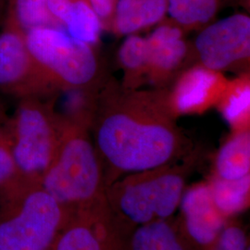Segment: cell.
Returning <instances> with one entry per match:
<instances>
[{
    "label": "cell",
    "mask_w": 250,
    "mask_h": 250,
    "mask_svg": "<svg viewBox=\"0 0 250 250\" xmlns=\"http://www.w3.org/2000/svg\"><path fill=\"white\" fill-rule=\"evenodd\" d=\"M72 0H47L46 5L49 13L65 31V22L72 9Z\"/></svg>",
    "instance_id": "cb8c5ba5"
},
{
    "label": "cell",
    "mask_w": 250,
    "mask_h": 250,
    "mask_svg": "<svg viewBox=\"0 0 250 250\" xmlns=\"http://www.w3.org/2000/svg\"><path fill=\"white\" fill-rule=\"evenodd\" d=\"M57 89L30 53L24 35L4 27L0 33V90L19 99L39 98Z\"/></svg>",
    "instance_id": "ba28073f"
},
{
    "label": "cell",
    "mask_w": 250,
    "mask_h": 250,
    "mask_svg": "<svg viewBox=\"0 0 250 250\" xmlns=\"http://www.w3.org/2000/svg\"><path fill=\"white\" fill-rule=\"evenodd\" d=\"M168 0H118L114 28L122 36L134 35L155 25L165 17Z\"/></svg>",
    "instance_id": "7c38bea8"
},
{
    "label": "cell",
    "mask_w": 250,
    "mask_h": 250,
    "mask_svg": "<svg viewBox=\"0 0 250 250\" xmlns=\"http://www.w3.org/2000/svg\"><path fill=\"white\" fill-rule=\"evenodd\" d=\"M179 229L196 250H208L228 223L216 208L208 182L186 189L179 206Z\"/></svg>",
    "instance_id": "30bf717a"
},
{
    "label": "cell",
    "mask_w": 250,
    "mask_h": 250,
    "mask_svg": "<svg viewBox=\"0 0 250 250\" xmlns=\"http://www.w3.org/2000/svg\"><path fill=\"white\" fill-rule=\"evenodd\" d=\"M250 85L243 84L232 91L224 107L225 119L232 125L241 127L242 120L246 119L250 110Z\"/></svg>",
    "instance_id": "44dd1931"
},
{
    "label": "cell",
    "mask_w": 250,
    "mask_h": 250,
    "mask_svg": "<svg viewBox=\"0 0 250 250\" xmlns=\"http://www.w3.org/2000/svg\"><path fill=\"white\" fill-rule=\"evenodd\" d=\"M200 66L220 72L246 62L250 57V18L233 14L205 27L196 37Z\"/></svg>",
    "instance_id": "9c48e42d"
},
{
    "label": "cell",
    "mask_w": 250,
    "mask_h": 250,
    "mask_svg": "<svg viewBox=\"0 0 250 250\" xmlns=\"http://www.w3.org/2000/svg\"><path fill=\"white\" fill-rule=\"evenodd\" d=\"M133 232L117 219L104 198L68 213L52 250H131Z\"/></svg>",
    "instance_id": "52a82bcc"
},
{
    "label": "cell",
    "mask_w": 250,
    "mask_h": 250,
    "mask_svg": "<svg viewBox=\"0 0 250 250\" xmlns=\"http://www.w3.org/2000/svg\"><path fill=\"white\" fill-rule=\"evenodd\" d=\"M222 0H168L170 18L181 28H197L214 18Z\"/></svg>",
    "instance_id": "ac0fdd59"
},
{
    "label": "cell",
    "mask_w": 250,
    "mask_h": 250,
    "mask_svg": "<svg viewBox=\"0 0 250 250\" xmlns=\"http://www.w3.org/2000/svg\"><path fill=\"white\" fill-rule=\"evenodd\" d=\"M218 84L217 72L198 66L186 72L179 80L174 93L170 97L175 112H188L203 107L211 98Z\"/></svg>",
    "instance_id": "4fadbf2b"
},
{
    "label": "cell",
    "mask_w": 250,
    "mask_h": 250,
    "mask_svg": "<svg viewBox=\"0 0 250 250\" xmlns=\"http://www.w3.org/2000/svg\"><path fill=\"white\" fill-rule=\"evenodd\" d=\"M214 176L239 180L250 175V132L247 127L236 130L219 149L215 160Z\"/></svg>",
    "instance_id": "5bb4252c"
},
{
    "label": "cell",
    "mask_w": 250,
    "mask_h": 250,
    "mask_svg": "<svg viewBox=\"0 0 250 250\" xmlns=\"http://www.w3.org/2000/svg\"><path fill=\"white\" fill-rule=\"evenodd\" d=\"M3 3V0H0V4H2Z\"/></svg>",
    "instance_id": "4316f807"
},
{
    "label": "cell",
    "mask_w": 250,
    "mask_h": 250,
    "mask_svg": "<svg viewBox=\"0 0 250 250\" xmlns=\"http://www.w3.org/2000/svg\"><path fill=\"white\" fill-rule=\"evenodd\" d=\"M5 120H6V115H5V112H4L3 107H2L1 104H0V125H1V124H2Z\"/></svg>",
    "instance_id": "484cf974"
},
{
    "label": "cell",
    "mask_w": 250,
    "mask_h": 250,
    "mask_svg": "<svg viewBox=\"0 0 250 250\" xmlns=\"http://www.w3.org/2000/svg\"><path fill=\"white\" fill-rule=\"evenodd\" d=\"M131 250H196L172 218L135 228L131 235Z\"/></svg>",
    "instance_id": "9a60e30c"
},
{
    "label": "cell",
    "mask_w": 250,
    "mask_h": 250,
    "mask_svg": "<svg viewBox=\"0 0 250 250\" xmlns=\"http://www.w3.org/2000/svg\"><path fill=\"white\" fill-rule=\"evenodd\" d=\"M67 216L40 183H32L18 211L0 222V250H52Z\"/></svg>",
    "instance_id": "8992f818"
},
{
    "label": "cell",
    "mask_w": 250,
    "mask_h": 250,
    "mask_svg": "<svg viewBox=\"0 0 250 250\" xmlns=\"http://www.w3.org/2000/svg\"><path fill=\"white\" fill-rule=\"evenodd\" d=\"M27 47L57 89H83L99 78V63L92 45L51 27L24 35Z\"/></svg>",
    "instance_id": "5b68a950"
},
{
    "label": "cell",
    "mask_w": 250,
    "mask_h": 250,
    "mask_svg": "<svg viewBox=\"0 0 250 250\" xmlns=\"http://www.w3.org/2000/svg\"><path fill=\"white\" fill-rule=\"evenodd\" d=\"M93 10L97 13L100 21L111 18L114 15L118 0H87Z\"/></svg>",
    "instance_id": "d4e9b609"
},
{
    "label": "cell",
    "mask_w": 250,
    "mask_h": 250,
    "mask_svg": "<svg viewBox=\"0 0 250 250\" xmlns=\"http://www.w3.org/2000/svg\"><path fill=\"white\" fill-rule=\"evenodd\" d=\"M47 0H7L5 26L15 29L25 35L28 31L51 27L62 29L49 13Z\"/></svg>",
    "instance_id": "2e32d148"
},
{
    "label": "cell",
    "mask_w": 250,
    "mask_h": 250,
    "mask_svg": "<svg viewBox=\"0 0 250 250\" xmlns=\"http://www.w3.org/2000/svg\"><path fill=\"white\" fill-rule=\"evenodd\" d=\"M197 158H187L152 170L127 174L105 189V199L117 219L134 231L145 224L172 218L188 188Z\"/></svg>",
    "instance_id": "3957f363"
},
{
    "label": "cell",
    "mask_w": 250,
    "mask_h": 250,
    "mask_svg": "<svg viewBox=\"0 0 250 250\" xmlns=\"http://www.w3.org/2000/svg\"><path fill=\"white\" fill-rule=\"evenodd\" d=\"M40 186L67 213L105 198V174L84 124L62 117L60 141Z\"/></svg>",
    "instance_id": "7a4b0ae2"
},
{
    "label": "cell",
    "mask_w": 250,
    "mask_h": 250,
    "mask_svg": "<svg viewBox=\"0 0 250 250\" xmlns=\"http://www.w3.org/2000/svg\"><path fill=\"white\" fill-rule=\"evenodd\" d=\"M146 77L160 84L169 80L188 57V45L181 27L175 23L157 27L146 38Z\"/></svg>",
    "instance_id": "8fae6325"
},
{
    "label": "cell",
    "mask_w": 250,
    "mask_h": 250,
    "mask_svg": "<svg viewBox=\"0 0 250 250\" xmlns=\"http://www.w3.org/2000/svg\"><path fill=\"white\" fill-rule=\"evenodd\" d=\"M21 178L24 177L19 171L13 159L8 134L0 127V188L16 184Z\"/></svg>",
    "instance_id": "7402d4cb"
},
{
    "label": "cell",
    "mask_w": 250,
    "mask_h": 250,
    "mask_svg": "<svg viewBox=\"0 0 250 250\" xmlns=\"http://www.w3.org/2000/svg\"><path fill=\"white\" fill-rule=\"evenodd\" d=\"M93 120L106 188L125 175L182 161L191 150L162 91L109 86Z\"/></svg>",
    "instance_id": "6da1fadb"
},
{
    "label": "cell",
    "mask_w": 250,
    "mask_h": 250,
    "mask_svg": "<svg viewBox=\"0 0 250 250\" xmlns=\"http://www.w3.org/2000/svg\"><path fill=\"white\" fill-rule=\"evenodd\" d=\"M208 184L215 206L226 219L241 213L250 206V175L232 181L213 176Z\"/></svg>",
    "instance_id": "e0dca14e"
},
{
    "label": "cell",
    "mask_w": 250,
    "mask_h": 250,
    "mask_svg": "<svg viewBox=\"0 0 250 250\" xmlns=\"http://www.w3.org/2000/svg\"><path fill=\"white\" fill-rule=\"evenodd\" d=\"M61 128L62 117L52 107L39 98L21 99L6 133L19 171L27 181L40 183L53 160Z\"/></svg>",
    "instance_id": "277c9868"
},
{
    "label": "cell",
    "mask_w": 250,
    "mask_h": 250,
    "mask_svg": "<svg viewBox=\"0 0 250 250\" xmlns=\"http://www.w3.org/2000/svg\"><path fill=\"white\" fill-rule=\"evenodd\" d=\"M102 26V21L87 0H72V9L64 26L68 35L92 45L99 41Z\"/></svg>",
    "instance_id": "ffe728a7"
},
{
    "label": "cell",
    "mask_w": 250,
    "mask_h": 250,
    "mask_svg": "<svg viewBox=\"0 0 250 250\" xmlns=\"http://www.w3.org/2000/svg\"><path fill=\"white\" fill-rule=\"evenodd\" d=\"M208 250H250L245 229L240 224L228 221L216 241Z\"/></svg>",
    "instance_id": "603a6c76"
},
{
    "label": "cell",
    "mask_w": 250,
    "mask_h": 250,
    "mask_svg": "<svg viewBox=\"0 0 250 250\" xmlns=\"http://www.w3.org/2000/svg\"><path fill=\"white\" fill-rule=\"evenodd\" d=\"M119 60L125 73V87L135 88V84L146 77L147 48L145 37L129 35L119 50Z\"/></svg>",
    "instance_id": "d6986e66"
}]
</instances>
